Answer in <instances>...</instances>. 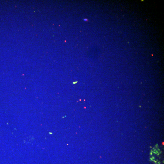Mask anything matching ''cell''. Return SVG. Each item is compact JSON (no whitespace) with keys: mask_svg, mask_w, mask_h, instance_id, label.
<instances>
[{"mask_svg":"<svg viewBox=\"0 0 164 164\" xmlns=\"http://www.w3.org/2000/svg\"><path fill=\"white\" fill-rule=\"evenodd\" d=\"M77 82V81H76V82H73V83L74 84H75V83H76Z\"/></svg>","mask_w":164,"mask_h":164,"instance_id":"6da1fadb","label":"cell"}]
</instances>
